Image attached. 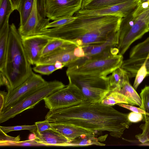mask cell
Returning <instances> with one entry per match:
<instances>
[{
  "mask_svg": "<svg viewBox=\"0 0 149 149\" xmlns=\"http://www.w3.org/2000/svg\"><path fill=\"white\" fill-rule=\"evenodd\" d=\"M147 28L149 31V22H148V24Z\"/></svg>",
  "mask_w": 149,
  "mask_h": 149,
  "instance_id": "cell-45",
  "label": "cell"
},
{
  "mask_svg": "<svg viewBox=\"0 0 149 149\" xmlns=\"http://www.w3.org/2000/svg\"><path fill=\"white\" fill-rule=\"evenodd\" d=\"M127 17L132 27L117 47L119 50L118 54L122 55L134 41L149 31L147 28L149 22V3H139L137 8Z\"/></svg>",
  "mask_w": 149,
  "mask_h": 149,
  "instance_id": "cell-7",
  "label": "cell"
},
{
  "mask_svg": "<svg viewBox=\"0 0 149 149\" xmlns=\"http://www.w3.org/2000/svg\"><path fill=\"white\" fill-rule=\"evenodd\" d=\"M141 100V105L139 108L146 113L145 116L143 118L145 122L149 119V85L146 86L142 89L140 94Z\"/></svg>",
  "mask_w": 149,
  "mask_h": 149,
  "instance_id": "cell-28",
  "label": "cell"
},
{
  "mask_svg": "<svg viewBox=\"0 0 149 149\" xmlns=\"http://www.w3.org/2000/svg\"><path fill=\"white\" fill-rule=\"evenodd\" d=\"M34 0H21L17 10L20 17V26L26 22L31 11Z\"/></svg>",
  "mask_w": 149,
  "mask_h": 149,
  "instance_id": "cell-27",
  "label": "cell"
},
{
  "mask_svg": "<svg viewBox=\"0 0 149 149\" xmlns=\"http://www.w3.org/2000/svg\"><path fill=\"white\" fill-rule=\"evenodd\" d=\"M76 17L74 15L72 16L66 17L49 22L46 28L49 29L62 26L69 23L74 20Z\"/></svg>",
  "mask_w": 149,
  "mask_h": 149,
  "instance_id": "cell-33",
  "label": "cell"
},
{
  "mask_svg": "<svg viewBox=\"0 0 149 149\" xmlns=\"http://www.w3.org/2000/svg\"><path fill=\"white\" fill-rule=\"evenodd\" d=\"M7 93L5 92L4 91H0V111L2 110L3 107L5 98Z\"/></svg>",
  "mask_w": 149,
  "mask_h": 149,
  "instance_id": "cell-41",
  "label": "cell"
},
{
  "mask_svg": "<svg viewBox=\"0 0 149 149\" xmlns=\"http://www.w3.org/2000/svg\"><path fill=\"white\" fill-rule=\"evenodd\" d=\"M120 103L130 105L127 98L122 94L116 91H110L100 103L111 106Z\"/></svg>",
  "mask_w": 149,
  "mask_h": 149,
  "instance_id": "cell-25",
  "label": "cell"
},
{
  "mask_svg": "<svg viewBox=\"0 0 149 149\" xmlns=\"http://www.w3.org/2000/svg\"><path fill=\"white\" fill-rule=\"evenodd\" d=\"M83 0H46V17L55 21L71 17L81 7Z\"/></svg>",
  "mask_w": 149,
  "mask_h": 149,
  "instance_id": "cell-10",
  "label": "cell"
},
{
  "mask_svg": "<svg viewBox=\"0 0 149 149\" xmlns=\"http://www.w3.org/2000/svg\"><path fill=\"white\" fill-rule=\"evenodd\" d=\"M37 127L35 124L32 125H23L9 127L0 126V130L6 134L14 131L27 130L31 132L36 130Z\"/></svg>",
  "mask_w": 149,
  "mask_h": 149,
  "instance_id": "cell-30",
  "label": "cell"
},
{
  "mask_svg": "<svg viewBox=\"0 0 149 149\" xmlns=\"http://www.w3.org/2000/svg\"><path fill=\"white\" fill-rule=\"evenodd\" d=\"M138 0H129L106 7L94 10L80 9L79 14L89 16L112 15L123 18L132 12L137 7Z\"/></svg>",
  "mask_w": 149,
  "mask_h": 149,
  "instance_id": "cell-11",
  "label": "cell"
},
{
  "mask_svg": "<svg viewBox=\"0 0 149 149\" xmlns=\"http://www.w3.org/2000/svg\"><path fill=\"white\" fill-rule=\"evenodd\" d=\"M45 120L50 123L72 125L81 127L101 135L108 132L111 136L120 138L132 123L128 114L120 112L101 103L85 100L65 107L49 110Z\"/></svg>",
  "mask_w": 149,
  "mask_h": 149,
  "instance_id": "cell-1",
  "label": "cell"
},
{
  "mask_svg": "<svg viewBox=\"0 0 149 149\" xmlns=\"http://www.w3.org/2000/svg\"><path fill=\"white\" fill-rule=\"evenodd\" d=\"M117 91L124 95L131 105H137L139 107L141 106L142 102L141 97L129 81L125 84L119 90Z\"/></svg>",
  "mask_w": 149,
  "mask_h": 149,
  "instance_id": "cell-24",
  "label": "cell"
},
{
  "mask_svg": "<svg viewBox=\"0 0 149 149\" xmlns=\"http://www.w3.org/2000/svg\"><path fill=\"white\" fill-rule=\"evenodd\" d=\"M31 132L34 136V139L44 146H65L67 143L71 141L52 129L40 133L35 131Z\"/></svg>",
  "mask_w": 149,
  "mask_h": 149,
  "instance_id": "cell-15",
  "label": "cell"
},
{
  "mask_svg": "<svg viewBox=\"0 0 149 149\" xmlns=\"http://www.w3.org/2000/svg\"><path fill=\"white\" fill-rule=\"evenodd\" d=\"M144 63L148 75H149V57L143 60L129 58L123 61L121 68L127 73L129 78L135 77L140 68Z\"/></svg>",
  "mask_w": 149,
  "mask_h": 149,
  "instance_id": "cell-18",
  "label": "cell"
},
{
  "mask_svg": "<svg viewBox=\"0 0 149 149\" xmlns=\"http://www.w3.org/2000/svg\"><path fill=\"white\" fill-rule=\"evenodd\" d=\"M129 120L132 123H136L141 121L143 119V114L134 112L128 114Z\"/></svg>",
  "mask_w": 149,
  "mask_h": 149,
  "instance_id": "cell-39",
  "label": "cell"
},
{
  "mask_svg": "<svg viewBox=\"0 0 149 149\" xmlns=\"http://www.w3.org/2000/svg\"><path fill=\"white\" fill-rule=\"evenodd\" d=\"M14 10L10 0H0V28L9 24L10 16Z\"/></svg>",
  "mask_w": 149,
  "mask_h": 149,
  "instance_id": "cell-26",
  "label": "cell"
},
{
  "mask_svg": "<svg viewBox=\"0 0 149 149\" xmlns=\"http://www.w3.org/2000/svg\"><path fill=\"white\" fill-rule=\"evenodd\" d=\"M109 76L110 91H118L129 81L127 72L121 67L115 70Z\"/></svg>",
  "mask_w": 149,
  "mask_h": 149,
  "instance_id": "cell-19",
  "label": "cell"
},
{
  "mask_svg": "<svg viewBox=\"0 0 149 149\" xmlns=\"http://www.w3.org/2000/svg\"><path fill=\"white\" fill-rule=\"evenodd\" d=\"M149 57V36L134 46L130 52L129 58L143 60Z\"/></svg>",
  "mask_w": 149,
  "mask_h": 149,
  "instance_id": "cell-23",
  "label": "cell"
},
{
  "mask_svg": "<svg viewBox=\"0 0 149 149\" xmlns=\"http://www.w3.org/2000/svg\"><path fill=\"white\" fill-rule=\"evenodd\" d=\"M147 75V70L144 63L138 70L135 76L133 85V87L135 90Z\"/></svg>",
  "mask_w": 149,
  "mask_h": 149,
  "instance_id": "cell-32",
  "label": "cell"
},
{
  "mask_svg": "<svg viewBox=\"0 0 149 149\" xmlns=\"http://www.w3.org/2000/svg\"><path fill=\"white\" fill-rule=\"evenodd\" d=\"M55 68L57 70L61 69L63 67H65L63 63L59 61H56L54 63Z\"/></svg>",
  "mask_w": 149,
  "mask_h": 149,
  "instance_id": "cell-43",
  "label": "cell"
},
{
  "mask_svg": "<svg viewBox=\"0 0 149 149\" xmlns=\"http://www.w3.org/2000/svg\"><path fill=\"white\" fill-rule=\"evenodd\" d=\"M14 10H17L21 0H10Z\"/></svg>",
  "mask_w": 149,
  "mask_h": 149,
  "instance_id": "cell-42",
  "label": "cell"
},
{
  "mask_svg": "<svg viewBox=\"0 0 149 149\" xmlns=\"http://www.w3.org/2000/svg\"><path fill=\"white\" fill-rule=\"evenodd\" d=\"M29 62L22 42L21 36L15 24L10 25L8 49L4 74L9 88L8 91L17 88L33 72Z\"/></svg>",
  "mask_w": 149,
  "mask_h": 149,
  "instance_id": "cell-3",
  "label": "cell"
},
{
  "mask_svg": "<svg viewBox=\"0 0 149 149\" xmlns=\"http://www.w3.org/2000/svg\"><path fill=\"white\" fill-rule=\"evenodd\" d=\"M44 146L36 141L34 139L30 140L16 142H10L4 144L3 146Z\"/></svg>",
  "mask_w": 149,
  "mask_h": 149,
  "instance_id": "cell-34",
  "label": "cell"
},
{
  "mask_svg": "<svg viewBox=\"0 0 149 149\" xmlns=\"http://www.w3.org/2000/svg\"><path fill=\"white\" fill-rule=\"evenodd\" d=\"M69 82L77 87L86 98L93 103H100L110 91L109 76L84 74H66Z\"/></svg>",
  "mask_w": 149,
  "mask_h": 149,
  "instance_id": "cell-5",
  "label": "cell"
},
{
  "mask_svg": "<svg viewBox=\"0 0 149 149\" xmlns=\"http://www.w3.org/2000/svg\"><path fill=\"white\" fill-rule=\"evenodd\" d=\"M78 46L63 48L48 55L41 57L37 64H54L56 61H59L62 62L65 67H67L72 62L79 58L76 56L74 53L75 48Z\"/></svg>",
  "mask_w": 149,
  "mask_h": 149,
  "instance_id": "cell-14",
  "label": "cell"
},
{
  "mask_svg": "<svg viewBox=\"0 0 149 149\" xmlns=\"http://www.w3.org/2000/svg\"><path fill=\"white\" fill-rule=\"evenodd\" d=\"M20 137L19 135L16 137H12L9 136L0 130V146L6 143L19 141Z\"/></svg>",
  "mask_w": 149,
  "mask_h": 149,
  "instance_id": "cell-35",
  "label": "cell"
},
{
  "mask_svg": "<svg viewBox=\"0 0 149 149\" xmlns=\"http://www.w3.org/2000/svg\"><path fill=\"white\" fill-rule=\"evenodd\" d=\"M22 42L28 60L31 65H36L41 57L42 50L50 38L41 35L22 37Z\"/></svg>",
  "mask_w": 149,
  "mask_h": 149,
  "instance_id": "cell-12",
  "label": "cell"
},
{
  "mask_svg": "<svg viewBox=\"0 0 149 149\" xmlns=\"http://www.w3.org/2000/svg\"><path fill=\"white\" fill-rule=\"evenodd\" d=\"M129 0H83L80 9H97L118 4Z\"/></svg>",
  "mask_w": 149,
  "mask_h": 149,
  "instance_id": "cell-21",
  "label": "cell"
},
{
  "mask_svg": "<svg viewBox=\"0 0 149 149\" xmlns=\"http://www.w3.org/2000/svg\"><path fill=\"white\" fill-rule=\"evenodd\" d=\"M106 138L104 136L99 137L93 136H86L77 138L67 143L65 146H88L91 145H95L99 146H104L105 144L101 143L100 141H103L104 140L102 138Z\"/></svg>",
  "mask_w": 149,
  "mask_h": 149,
  "instance_id": "cell-22",
  "label": "cell"
},
{
  "mask_svg": "<svg viewBox=\"0 0 149 149\" xmlns=\"http://www.w3.org/2000/svg\"><path fill=\"white\" fill-rule=\"evenodd\" d=\"M111 48L97 54L78 58L67 66L66 74H84L107 76L120 67L123 61L122 55H113L111 53Z\"/></svg>",
  "mask_w": 149,
  "mask_h": 149,
  "instance_id": "cell-4",
  "label": "cell"
},
{
  "mask_svg": "<svg viewBox=\"0 0 149 149\" xmlns=\"http://www.w3.org/2000/svg\"><path fill=\"white\" fill-rule=\"evenodd\" d=\"M50 124L51 129L71 141L78 137L86 136H97L94 132L81 127L55 123H50Z\"/></svg>",
  "mask_w": 149,
  "mask_h": 149,
  "instance_id": "cell-16",
  "label": "cell"
},
{
  "mask_svg": "<svg viewBox=\"0 0 149 149\" xmlns=\"http://www.w3.org/2000/svg\"><path fill=\"white\" fill-rule=\"evenodd\" d=\"M66 86L57 80L47 81L28 93L9 109L0 113V123L7 121L26 110L33 108L45 98Z\"/></svg>",
  "mask_w": 149,
  "mask_h": 149,
  "instance_id": "cell-6",
  "label": "cell"
},
{
  "mask_svg": "<svg viewBox=\"0 0 149 149\" xmlns=\"http://www.w3.org/2000/svg\"><path fill=\"white\" fill-rule=\"evenodd\" d=\"M76 18L61 26L47 29L39 34L74 42L83 48L105 46L116 47L122 18L112 15L89 16L79 13Z\"/></svg>",
  "mask_w": 149,
  "mask_h": 149,
  "instance_id": "cell-2",
  "label": "cell"
},
{
  "mask_svg": "<svg viewBox=\"0 0 149 149\" xmlns=\"http://www.w3.org/2000/svg\"><path fill=\"white\" fill-rule=\"evenodd\" d=\"M33 70L36 73L49 75L57 70L54 64H39L35 65Z\"/></svg>",
  "mask_w": 149,
  "mask_h": 149,
  "instance_id": "cell-29",
  "label": "cell"
},
{
  "mask_svg": "<svg viewBox=\"0 0 149 149\" xmlns=\"http://www.w3.org/2000/svg\"><path fill=\"white\" fill-rule=\"evenodd\" d=\"M35 124L37 127L36 130L35 131L39 133L51 129L50 123L46 120L36 122Z\"/></svg>",
  "mask_w": 149,
  "mask_h": 149,
  "instance_id": "cell-37",
  "label": "cell"
},
{
  "mask_svg": "<svg viewBox=\"0 0 149 149\" xmlns=\"http://www.w3.org/2000/svg\"><path fill=\"white\" fill-rule=\"evenodd\" d=\"M74 55L78 58H81L85 56V54L83 48L78 46L75 47L74 50Z\"/></svg>",
  "mask_w": 149,
  "mask_h": 149,
  "instance_id": "cell-40",
  "label": "cell"
},
{
  "mask_svg": "<svg viewBox=\"0 0 149 149\" xmlns=\"http://www.w3.org/2000/svg\"><path fill=\"white\" fill-rule=\"evenodd\" d=\"M43 100L45 107L53 110L80 103L86 98L77 87L69 82L65 87L51 94Z\"/></svg>",
  "mask_w": 149,
  "mask_h": 149,
  "instance_id": "cell-8",
  "label": "cell"
},
{
  "mask_svg": "<svg viewBox=\"0 0 149 149\" xmlns=\"http://www.w3.org/2000/svg\"><path fill=\"white\" fill-rule=\"evenodd\" d=\"M73 46H78L74 42L69 41L58 38H50L42 50L41 57L62 49Z\"/></svg>",
  "mask_w": 149,
  "mask_h": 149,
  "instance_id": "cell-20",
  "label": "cell"
},
{
  "mask_svg": "<svg viewBox=\"0 0 149 149\" xmlns=\"http://www.w3.org/2000/svg\"><path fill=\"white\" fill-rule=\"evenodd\" d=\"M149 0H138L139 3H142L148 1Z\"/></svg>",
  "mask_w": 149,
  "mask_h": 149,
  "instance_id": "cell-44",
  "label": "cell"
},
{
  "mask_svg": "<svg viewBox=\"0 0 149 149\" xmlns=\"http://www.w3.org/2000/svg\"><path fill=\"white\" fill-rule=\"evenodd\" d=\"M37 9L40 17L45 18L47 16L46 0H36Z\"/></svg>",
  "mask_w": 149,
  "mask_h": 149,
  "instance_id": "cell-36",
  "label": "cell"
},
{
  "mask_svg": "<svg viewBox=\"0 0 149 149\" xmlns=\"http://www.w3.org/2000/svg\"><path fill=\"white\" fill-rule=\"evenodd\" d=\"M116 104L120 106L130 110L132 112L140 113L143 114V118H144L146 115V113L145 112L140 108H138L131 105H128V104L121 103H118Z\"/></svg>",
  "mask_w": 149,
  "mask_h": 149,
  "instance_id": "cell-38",
  "label": "cell"
},
{
  "mask_svg": "<svg viewBox=\"0 0 149 149\" xmlns=\"http://www.w3.org/2000/svg\"><path fill=\"white\" fill-rule=\"evenodd\" d=\"M47 81L40 75L33 72L20 85L12 90L8 91L3 107L0 113L5 111L28 93Z\"/></svg>",
  "mask_w": 149,
  "mask_h": 149,
  "instance_id": "cell-9",
  "label": "cell"
},
{
  "mask_svg": "<svg viewBox=\"0 0 149 149\" xmlns=\"http://www.w3.org/2000/svg\"><path fill=\"white\" fill-rule=\"evenodd\" d=\"M50 20L42 18L39 16L37 9L36 0H34L31 13L25 24L19 26L18 29L22 37L36 35L45 29Z\"/></svg>",
  "mask_w": 149,
  "mask_h": 149,
  "instance_id": "cell-13",
  "label": "cell"
},
{
  "mask_svg": "<svg viewBox=\"0 0 149 149\" xmlns=\"http://www.w3.org/2000/svg\"><path fill=\"white\" fill-rule=\"evenodd\" d=\"M9 24L0 28V74L5 72L9 38Z\"/></svg>",
  "mask_w": 149,
  "mask_h": 149,
  "instance_id": "cell-17",
  "label": "cell"
},
{
  "mask_svg": "<svg viewBox=\"0 0 149 149\" xmlns=\"http://www.w3.org/2000/svg\"><path fill=\"white\" fill-rule=\"evenodd\" d=\"M145 122L140 126L142 130V133L135 136L136 138L142 143L149 141V119Z\"/></svg>",
  "mask_w": 149,
  "mask_h": 149,
  "instance_id": "cell-31",
  "label": "cell"
}]
</instances>
